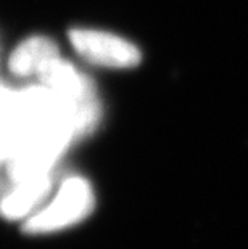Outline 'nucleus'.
Instances as JSON below:
<instances>
[{
    "label": "nucleus",
    "mask_w": 248,
    "mask_h": 249,
    "mask_svg": "<svg viewBox=\"0 0 248 249\" xmlns=\"http://www.w3.org/2000/svg\"><path fill=\"white\" fill-rule=\"evenodd\" d=\"M95 196L86 178L73 176L63 180L55 198L24 222L23 231L28 235H47L65 230L91 215Z\"/></svg>",
    "instance_id": "1"
},
{
    "label": "nucleus",
    "mask_w": 248,
    "mask_h": 249,
    "mask_svg": "<svg viewBox=\"0 0 248 249\" xmlns=\"http://www.w3.org/2000/svg\"><path fill=\"white\" fill-rule=\"evenodd\" d=\"M70 42L84 60L107 68H134L142 53L133 42L97 29H71Z\"/></svg>",
    "instance_id": "2"
},
{
    "label": "nucleus",
    "mask_w": 248,
    "mask_h": 249,
    "mask_svg": "<svg viewBox=\"0 0 248 249\" xmlns=\"http://www.w3.org/2000/svg\"><path fill=\"white\" fill-rule=\"evenodd\" d=\"M38 76L42 86L68 102L81 103L95 98V86L92 79L60 56L52 60Z\"/></svg>",
    "instance_id": "3"
},
{
    "label": "nucleus",
    "mask_w": 248,
    "mask_h": 249,
    "mask_svg": "<svg viewBox=\"0 0 248 249\" xmlns=\"http://www.w3.org/2000/svg\"><path fill=\"white\" fill-rule=\"evenodd\" d=\"M52 187L54 178L50 174L13 183V188L0 196V217L17 220L29 215L49 196Z\"/></svg>",
    "instance_id": "4"
},
{
    "label": "nucleus",
    "mask_w": 248,
    "mask_h": 249,
    "mask_svg": "<svg viewBox=\"0 0 248 249\" xmlns=\"http://www.w3.org/2000/svg\"><path fill=\"white\" fill-rule=\"evenodd\" d=\"M58 56L60 52L54 40L44 36H34L21 42L13 50L8 60V68L17 76H31V74H39Z\"/></svg>",
    "instance_id": "5"
},
{
    "label": "nucleus",
    "mask_w": 248,
    "mask_h": 249,
    "mask_svg": "<svg viewBox=\"0 0 248 249\" xmlns=\"http://www.w3.org/2000/svg\"><path fill=\"white\" fill-rule=\"evenodd\" d=\"M3 188H5V183H3V180H2V178H0V193H2V192H3Z\"/></svg>",
    "instance_id": "6"
}]
</instances>
